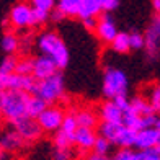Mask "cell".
I'll use <instances>...</instances> for the list:
<instances>
[{
    "label": "cell",
    "mask_w": 160,
    "mask_h": 160,
    "mask_svg": "<svg viewBox=\"0 0 160 160\" xmlns=\"http://www.w3.org/2000/svg\"><path fill=\"white\" fill-rule=\"evenodd\" d=\"M36 46L42 56H48L57 69H65L69 64V49L64 39L54 31H46L36 39Z\"/></svg>",
    "instance_id": "6da1fadb"
},
{
    "label": "cell",
    "mask_w": 160,
    "mask_h": 160,
    "mask_svg": "<svg viewBox=\"0 0 160 160\" xmlns=\"http://www.w3.org/2000/svg\"><path fill=\"white\" fill-rule=\"evenodd\" d=\"M98 136L105 137L111 145H118L121 149L134 147L136 132L126 128L122 122H103L98 124Z\"/></svg>",
    "instance_id": "7a4b0ae2"
},
{
    "label": "cell",
    "mask_w": 160,
    "mask_h": 160,
    "mask_svg": "<svg viewBox=\"0 0 160 160\" xmlns=\"http://www.w3.org/2000/svg\"><path fill=\"white\" fill-rule=\"evenodd\" d=\"M31 95L41 98L48 105L59 101L64 97V77H62V74L61 72H56L54 75H51L44 80H36V85H34Z\"/></svg>",
    "instance_id": "3957f363"
},
{
    "label": "cell",
    "mask_w": 160,
    "mask_h": 160,
    "mask_svg": "<svg viewBox=\"0 0 160 160\" xmlns=\"http://www.w3.org/2000/svg\"><path fill=\"white\" fill-rule=\"evenodd\" d=\"M26 100L25 92H3L2 98V116L12 124L13 121L26 116Z\"/></svg>",
    "instance_id": "277c9868"
},
{
    "label": "cell",
    "mask_w": 160,
    "mask_h": 160,
    "mask_svg": "<svg viewBox=\"0 0 160 160\" xmlns=\"http://www.w3.org/2000/svg\"><path fill=\"white\" fill-rule=\"evenodd\" d=\"M128 75L118 67H106L103 72V95L106 100H113L128 93Z\"/></svg>",
    "instance_id": "5b68a950"
},
{
    "label": "cell",
    "mask_w": 160,
    "mask_h": 160,
    "mask_svg": "<svg viewBox=\"0 0 160 160\" xmlns=\"http://www.w3.org/2000/svg\"><path fill=\"white\" fill-rule=\"evenodd\" d=\"M12 126L18 132V136L25 141V144L38 141L42 132V129L39 126V122L36 121V118H30V116H23V118L13 121Z\"/></svg>",
    "instance_id": "8992f818"
},
{
    "label": "cell",
    "mask_w": 160,
    "mask_h": 160,
    "mask_svg": "<svg viewBox=\"0 0 160 160\" xmlns=\"http://www.w3.org/2000/svg\"><path fill=\"white\" fill-rule=\"evenodd\" d=\"M64 119V111L59 106H46V110H42L41 114L36 118L39 122V126L46 132H56L57 129H61Z\"/></svg>",
    "instance_id": "52a82bcc"
},
{
    "label": "cell",
    "mask_w": 160,
    "mask_h": 160,
    "mask_svg": "<svg viewBox=\"0 0 160 160\" xmlns=\"http://www.w3.org/2000/svg\"><path fill=\"white\" fill-rule=\"evenodd\" d=\"M95 33L97 36L106 42V44H110V42L114 39V36L118 34V28H116V23L114 20L110 17V13H101L100 18L97 20V26H95Z\"/></svg>",
    "instance_id": "ba28073f"
},
{
    "label": "cell",
    "mask_w": 160,
    "mask_h": 160,
    "mask_svg": "<svg viewBox=\"0 0 160 160\" xmlns=\"http://www.w3.org/2000/svg\"><path fill=\"white\" fill-rule=\"evenodd\" d=\"M8 23L13 28H28L31 25V5H28L25 2L17 3L10 10Z\"/></svg>",
    "instance_id": "9c48e42d"
},
{
    "label": "cell",
    "mask_w": 160,
    "mask_h": 160,
    "mask_svg": "<svg viewBox=\"0 0 160 160\" xmlns=\"http://www.w3.org/2000/svg\"><path fill=\"white\" fill-rule=\"evenodd\" d=\"M56 72H59V69L56 67V64L49 59L48 56H38L33 59V72L31 75L34 80H44L51 75H54Z\"/></svg>",
    "instance_id": "30bf717a"
},
{
    "label": "cell",
    "mask_w": 160,
    "mask_h": 160,
    "mask_svg": "<svg viewBox=\"0 0 160 160\" xmlns=\"http://www.w3.org/2000/svg\"><path fill=\"white\" fill-rule=\"evenodd\" d=\"M114 160H160V154L155 147L144 150L119 149L114 155Z\"/></svg>",
    "instance_id": "8fae6325"
},
{
    "label": "cell",
    "mask_w": 160,
    "mask_h": 160,
    "mask_svg": "<svg viewBox=\"0 0 160 160\" xmlns=\"http://www.w3.org/2000/svg\"><path fill=\"white\" fill-rule=\"evenodd\" d=\"M158 132L155 128H145L136 132V139H134V147L144 150V149H154L157 147V139H158Z\"/></svg>",
    "instance_id": "7c38bea8"
},
{
    "label": "cell",
    "mask_w": 160,
    "mask_h": 160,
    "mask_svg": "<svg viewBox=\"0 0 160 160\" xmlns=\"http://www.w3.org/2000/svg\"><path fill=\"white\" fill-rule=\"evenodd\" d=\"M97 134L95 129H88V128H77L74 132V144L78 147V150H92L93 144H95Z\"/></svg>",
    "instance_id": "4fadbf2b"
},
{
    "label": "cell",
    "mask_w": 160,
    "mask_h": 160,
    "mask_svg": "<svg viewBox=\"0 0 160 160\" xmlns=\"http://www.w3.org/2000/svg\"><path fill=\"white\" fill-rule=\"evenodd\" d=\"M122 111L114 105L113 100H106L105 103H101L98 108V119L103 122H121Z\"/></svg>",
    "instance_id": "5bb4252c"
},
{
    "label": "cell",
    "mask_w": 160,
    "mask_h": 160,
    "mask_svg": "<svg viewBox=\"0 0 160 160\" xmlns=\"http://www.w3.org/2000/svg\"><path fill=\"white\" fill-rule=\"evenodd\" d=\"M25 145V141L18 136V132L15 129L5 131V132L0 136V149H2L5 154L7 152H17Z\"/></svg>",
    "instance_id": "9a60e30c"
},
{
    "label": "cell",
    "mask_w": 160,
    "mask_h": 160,
    "mask_svg": "<svg viewBox=\"0 0 160 160\" xmlns=\"http://www.w3.org/2000/svg\"><path fill=\"white\" fill-rule=\"evenodd\" d=\"M75 121H77V126L78 128H88V129H95L100 124V119H98V114L92 110H80L75 114Z\"/></svg>",
    "instance_id": "2e32d148"
},
{
    "label": "cell",
    "mask_w": 160,
    "mask_h": 160,
    "mask_svg": "<svg viewBox=\"0 0 160 160\" xmlns=\"http://www.w3.org/2000/svg\"><path fill=\"white\" fill-rule=\"evenodd\" d=\"M121 122H122V124H124L126 128L132 129L134 132H137V131L144 129V126H142V116H139L137 113H134L132 110H131V106L128 108V110L122 111Z\"/></svg>",
    "instance_id": "e0dca14e"
},
{
    "label": "cell",
    "mask_w": 160,
    "mask_h": 160,
    "mask_svg": "<svg viewBox=\"0 0 160 160\" xmlns=\"http://www.w3.org/2000/svg\"><path fill=\"white\" fill-rule=\"evenodd\" d=\"M101 13V5L100 0H82V7L78 12V18H90V17H98Z\"/></svg>",
    "instance_id": "ac0fdd59"
},
{
    "label": "cell",
    "mask_w": 160,
    "mask_h": 160,
    "mask_svg": "<svg viewBox=\"0 0 160 160\" xmlns=\"http://www.w3.org/2000/svg\"><path fill=\"white\" fill-rule=\"evenodd\" d=\"M48 103L42 101L41 98L34 97V95H28V100H26V116L30 118H38L41 114L42 110H46Z\"/></svg>",
    "instance_id": "d6986e66"
},
{
    "label": "cell",
    "mask_w": 160,
    "mask_h": 160,
    "mask_svg": "<svg viewBox=\"0 0 160 160\" xmlns=\"http://www.w3.org/2000/svg\"><path fill=\"white\" fill-rule=\"evenodd\" d=\"M129 106L134 113H137L139 116H145V114H152L155 113L152 110V106L149 105V101L144 97H134L132 100H129Z\"/></svg>",
    "instance_id": "ffe728a7"
},
{
    "label": "cell",
    "mask_w": 160,
    "mask_h": 160,
    "mask_svg": "<svg viewBox=\"0 0 160 160\" xmlns=\"http://www.w3.org/2000/svg\"><path fill=\"white\" fill-rule=\"evenodd\" d=\"M111 48L114 52L118 54H126L131 51V46H129V33H119L114 36V39L110 42Z\"/></svg>",
    "instance_id": "44dd1931"
},
{
    "label": "cell",
    "mask_w": 160,
    "mask_h": 160,
    "mask_svg": "<svg viewBox=\"0 0 160 160\" xmlns=\"http://www.w3.org/2000/svg\"><path fill=\"white\" fill-rule=\"evenodd\" d=\"M2 49L8 56H13L18 51V36L12 31H7L2 38Z\"/></svg>",
    "instance_id": "7402d4cb"
},
{
    "label": "cell",
    "mask_w": 160,
    "mask_h": 160,
    "mask_svg": "<svg viewBox=\"0 0 160 160\" xmlns=\"http://www.w3.org/2000/svg\"><path fill=\"white\" fill-rule=\"evenodd\" d=\"M149 101V105L152 106V110H154L155 113L158 111L160 113V83H155L147 88V98H145Z\"/></svg>",
    "instance_id": "603a6c76"
},
{
    "label": "cell",
    "mask_w": 160,
    "mask_h": 160,
    "mask_svg": "<svg viewBox=\"0 0 160 160\" xmlns=\"http://www.w3.org/2000/svg\"><path fill=\"white\" fill-rule=\"evenodd\" d=\"M74 144V134H67L64 131L57 129L54 134V145L56 147H70Z\"/></svg>",
    "instance_id": "cb8c5ba5"
},
{
    "label": "cell",
    "mask_w": 160,
    "mask_h": 160,
    "mask_svg": "<svg viewBox=\"0 0 160 160\" xmlns=\"http://www.w3.org/2000/svg\"><path fill=\"white\" fill-rule=\"evenodd\" d=\"M36 42V38L33 33H25L21 38H18V49L21 51V52L28 54L30 51L33 49V44Z\"/></svg>",
    "instance_id": "d4e9b609"
},
{
    "label": "cell",
    "mask_w": 160,
    "mask_h": 160,
    "mask_svg": "<svg viewBox=\"0 0 160 160\" xmlns=\"http://www.w3.org/2000/svg\"><path fill=\"white\" fill-rule=\"evenodd\" d=\"M49 20V12L44 10H38L31 7V25L30 26H41Z\"/></svg>",
    "instance_id": "484cf974"
},
{
    "label": "cell",
    "mask_w": 160,
    "mask_h": 160,
    "mask_svg": "<svg viewBox=\"0 0 160 160\" xmlns=\"http://www.w3.org/2000/svg\"><path fill=\"white\" fill-rule=\"evenodd\" d=\"M33 72V59L25 57V59L17 61V67H15V74L20 75H31Z\"/></svg>",
    "instance_id": "4316f807"
},
{
    "label": "cell",
    "mask_w": 160,
    "mask_h": 160,
    "mask_svg": "<svg viewBox=\"0 0 160 160\" xmlns=\"http://www.w3.org/2000/svg\"><path fill=\"white\" fill-rule=\"evenodd\" d=\"M111 149V144L108 142L105 137H101V136H97V139H95V144H93V152L98 155H108V152H110Z\"/></svg>",
    "instance_id": "83f0119b"
},
{
    "label": "cell",
    "mask_w": 160,
    "mask_h": 160,
    "mask_svg": "<svg viewBox=\"0 0 160 160\" xmlns=\"http://www.w3.org/2000/svg\"><path fill=\"white\" fill-rule=\"evenodd\" d=\"M77 121H75V116L74 114H64V119H62V124H61V131L67 134H74L75 129H77Z\"/></svg>",
    "instance_id": "f1b7e54d"
},
{
    "label": "cell",
    "mask_w": 160,
    "mask_h": 160,
    "mask_svg": "<svg viewBox=\"0 0 160 160\" xmlns=\"http://www.w3.org/2000/svg\"><path fill=\"white\" fill-rule=\"evenodd\" d=\"M17 57L13 56H7L5 59L0 62V74H15V67H17Z\"/></svg>",
    "instance_id": "f546056e"
},
{
    "label": "cell",
    "mask_w": 160,
    "mask_h": 160,
    "mask_svg": "<svg viewBox=\"0 0 160 160\" xmlns=\"http://www.w3.org/2000/svg\"><path fill=\"white\" fill-rule=\"evenodd\" d=\"M74 152L70 147H56L52 152V160H72Z\"/></svg>",
    "instance_id": "4dcf8cb0"
},
{
    "label": "cell",
    "mask_w": 160,
    "mask_h": 160,
    "mask_svg": "<svg viewBox=\"0 0 160 160\" xmlns=\"http://www.w3.org/2000/svg\"><path fill=\"white\" fill-rule=\"evenodd\" d=\"M129 46L131 49H142L144 48V34L141 33H129Z\"/></svg>",
    "instance_id": "1f68e13d"
},
{
    "label": "cell",
    "mask_w": 160,
    "mask_h": 160,
    "mask_svg": "<svg viewBox=\"0 0 160 160\" xmlns=\"http://www.w3.org/2000/svg\"><path fill=\"white\" fill-rule=\"evenodd\" d=\"M56 5V0H31V7L38 10H44V12H51Z\"/></svg>",
    "instance_id": "d6a6232c"
},
{
    "label": "cell",
    "mask_w": 160,
    "mask_h": 160,
    "mask_svg": "<svg viewBox=\"0 0 160 160\" xmlns=\"http://www.w3.org/2000/svg\"><path fill=\"white\" fill-rule=\"evenodd\" d=\"M147 31L155 36V39L158 41V44H160V15H157L154 20H152V25L149 26Z\"/></svg>",
    "instance_id": "836d02e7"
},
{
    "label": "cell",
    "mask_w": 160,
    "mask_h": 160,
    "mask_svg": "<svg viewBox=\"0 0 160 160\" xmlns=\"http://www.w3.org/2000/svg\"><path fill=\"white\" fill-rule=\"evenodd\" d=\"M100 5H101V12L110 13V12H113L114 8H118L119 0H100Z\"/></svg>",
    "instance_id": "e575fe53"
},
{
    "label": "cell",
    "mask_w": 160,
    "mask_h": 160,
    "mask_svg": "<svg viewBox=\"0 0 160 160\" xmlns=\"http://www.w3.org/2000/svg\"><path fill=\"white\" fill-rule=\"evenodd\" d=\"M113 101H114V105L118 106L121 111H124V110H128V108H129V98H128L126 95L116 97V98H113Z\"/></svg>",
    "instance_id": "d590c367"
},
{
    "label": "cell",
    "mask_w": 160,
    "mask_h": 160,
    "mask_svg": "<svg viewBox=\"0 0 160 160\" xmlns=\"http://www.w3.org/2000/svg\"><path fill=\"white\" fill-rule=\"evenodd\" d=\"M49 18L52 20V21H56V23H59V21H62V20L65 18V15H64L59 8H57V7H54V8L49 12Z\"/></svg>",
    "instance_id": "8d00e7d4"
},
{
    "label": "cell",
    "mask_w": 160,
    "mask_h": 160,
    "mask_svg": "<svg viewBox=\"0 0 160 160\" xmlns=\"http://www.w3.org/2000/svg\"><path fill=\"white\" fill-rule=\"evenodd\" d=\"M82 23H83V26H85L88 31H95V26H97V18H95V17L83 18V20H82Z\"/></svg>",
    "instance_id": "74e56055"
},
{
    "label": "cell",
    "mask_w": 160,
    "mask_h": 160,
    "mask_svg": "<svg viewBox=\"0 0 160 160\" xmlns=\"http://www.w3.org/2000/svg\"><path fill=\"white\" fill-rule=\"evenodd\" d=\"M83 160H110L106 155H98V154H95V152H92V154H88Z\"/></svg>",
    "instance_id": "f35d334b"
},
{
    "label": "cell",
    "mask_w": 160,
    "mask_h": 160,
    "mask_svg": "<svg viewBox=\"0 0 160 160\" xmlns=\"http://www.w3.org/2000/svg\"><path fill=\"white\" fill-rule=\"evenodd\" d=\"M152 8L157 15H160V0H152Z\"/></svg>",
    "instance_id": "ab89813d"
},
{
    "label": "cell",
    "mask_w": 160,
    "mask_h": 160,
    "mask_svg": "<svg viewBox=\"0 0 160 160\" xmlns=\"http://www.w3.org/2000/svg\"><path fill=\"white\" fill-rule=\"evenodd\" d=\"M2 98H3V92H0V116H2Z\"/></svg>",
    "instance_id": "60d3db41"
},
{
    "label": "cell",
    "mask_w": 160,
    "mask_h": 160,
    "mask_svg": "<svg viewBox=\"0 0 160 160\" xmlns=\"http://www.w3.org/2000/svg\"><path fill=\"white\" fill-rule=\"evenodd\" d=\"M157 131H160V118H157V122H155V126H154Z\"/></svg>",
    "instance_id": "b9f144b4"
},
{
    "label": "cell",
    "mask_w": 160,
    "mask_h": 160,
    "mask_svg": "<svg viewBox=\"0 0 160 160\" xmlns=\"http://www.w3.org/2000/svg\"><path fill=\"white\" fill-rule=\"evenodd\" d=\"M3 158H5V152L0 149V160H3Z\"/></svg>",
    "instance_id": "7bdbcfd3"
},
{
    "label": "cell",
    "mask_w": 160,
    "mask_h": 160,
    "mask_svg": "<svg viewBox=\"0 0 160 160\" xmlns=\"http://www.w3.org/2000/svg\"><path fill=\"white\" fill-rule=\"evenodd\" d=\"M157 147H160V132H158V139H157Z\"/></svg>",
    "instance_id": "ee69618b"
},
{
    "label": "cell",
    "mask_w": 160,
    "mask_h": 160,
    "mask_svg": "<svg viewBox=\"0 0 160 160\" xmlns=\"http://www.w3.org/2000/svg\"><path fill=\"white\" fill-rule=\"evenodd\" d=\"M155 149H157V150H158V154H160V147H155Z\"/></svg>",
    "instance_id": "f6af8a7d"
},
{
    "label": "cell",
    "mask_w": 160,
    "mask_h": 160,
    "mask_svg": "<svg viewBox=\"0 0 160 160\" xmlns=\"http://www.w3.org/2000/svg\"><path fill=\"white\" fill-rule=\"evenodd\" d=\"M13 160H17V158H13Z\"/></svg>",
    "instance_id": "bcb514c9"
}]
</instances>
